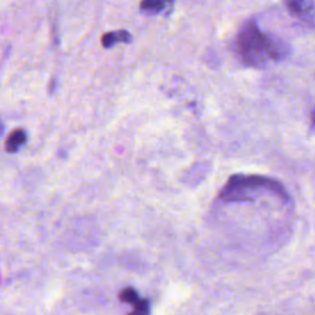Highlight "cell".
I'll return each instance as SVG.
<instances>
[{
	"label": "cell",
	"instance_id": "6da1fadb",
	"mask_svg": "<svg viewBox=\"0 0 315 315\" xmlns=\"http://www.w3.org/2000/svg\"><path fill=\"white\" fill-rule=\"evenodd\" d=\"M238 51L244 61L250 65H262L266 59H280L283 48L281 44L263 35L256 24L249 22L239 33L237 41Z\"/></svg>",
	"mask_w": 315,
	"mask_h": 315
},
{
	"label": "cell",
	"instance_id": "7a4b0ae2",
	"mask_svg": "<svg viewBox=\"0 0 315 315\" xmlns=\"http://www.w3.org/2000/svg\"><path fill=\"white\" fill-rule=\"evenodd\" d=\"M26 133L25 131L22 130H15L13 133H10V136L7 138V142H5V149L9 153H16L22 145L25 144L26 142Z\"/></svg>",
	"mask_w": 315,
	"mask_h": 315
},
{
	"label": "cell",
	"instance_id": "3957f363",
	"mask_svg": "<svg viewBox=\"0 0 315 315\" xmlns=\"http://www.w3.org/2000/svg\"><path fill=\"white\" fill-rule=\"evenodd\" d=\"M286 5L294 16H302L309 9L308 0H286Z\"/></svg>",
	"mask_w": 315,
	"mask_h": 315
},
{
	"label": "cell",
	"instance_id": "277c9868",
	"mask_svg": "<svg viewBox=\"0 0 315 315\" xmlns=\"http://www.w3.org/2000/svg\"><path fill=\"white\" fill-rule=\"evenodd\" d=\"M165 3L163 0H142L140 3V10L144 13L150 14H158L164 9Z\"/></svg>",
	"mask_w": 315,
	"mask_h": 315
},
{
	"label": "cell",
	"instance_id": "5b68a950",
	"mask_svg": "<svg viewBox=\"0 0 315 315\" xmlns=\"http://www.w3.org/2000/svg\"><path fill=\"white\" fill-rule=\"evenodd\" d=\"M120 299L125 303H130V304H136L137 302L140 299L138 293L134 291L133 288H125L120 293Z\"/></svg>",
	"mask_w": 315,
	"mask_h": 315
},
{
	"label": "cell",
	"instance_id": "8992f818",
	"mask_svg": "<svg viewBox=\"0 0 315 315\" xmlns=\"http://www.w3.org/2000/svg\"><path fill=\"white\" fill-rule=\"evenodd\" d=\"M130 315H149V302L147 299H139L134 304L133 311Z\"/></svg>",
	"mask_w": 315,
	"mask_h": 315
},
{
	"label": "cell",
	"instance_id": "52a82bcc",
	"mask_svg": "<svg viewBox=\"0 0 315 315\" xmlns=\"http://www.w3.org/2000/svg\"><path fill=\"white\" fill-rule=\"evenodd\" d=\"M101 42H102V46H104L105 48H111L113 45L117 44L116 33H114V32L105 33V35L102 36Z\"/></svg>",
	"mask_w": 315,
	"mask_h": 315
},
{
	"label": "cell",
	"instance_id": "ba28073f",
	"mask_svg": "<svg viewBox=\"0 0 315 315\" xmlns=\"http://www.w3.org/2000/svg\"><path fill=\"white\" fill-rule=\"evenodd\" d=\"M114 33H116L117 42H125V44H130V42L132 41L131 33L127 32L126 30H120Z\"/></svg>",
	"mask_w": 315,
	"mask_h": 315
},
{
	"label": "cell",
	"instance_id": "9c48e42d",
	"mask_svg": "<svg viewBox=\"0 0 315 315\" xmlns=\"http://www.w3.org/2000/svg\"><path fill=\"white\" fill-rule=\"evenodd\" d=\"M311 125L315 127V110L313 111V113H311Z\"/></svg>",
	"mask_w": 315,
	"mask_h": 315
},
{
	"label": "cell",
	"instance_id": "30bf717a",
	"mask_svg": "<svg viewBox=\"0 0 315 315\" xmlns=\"http://www.w3.org/2000/svg\"><path fill=\"white\" fill-rule=\"evenodd\" d=\"M163 2H164V3H165V2H171V0H163Z\"/></svg>",
	"mask_w": 315,
	"mask_h": 315
}]
</instances>
